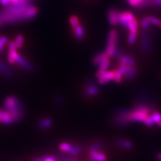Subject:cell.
Segmentation results:
<instances>
[{"mask_svg": "<svg viewBox=\"0 0 161 161\" xmlns=\"http://www.w3.org/2000/svg\"><path fill=\"white\" fill-rule=\"evenodd\" d=\"M150 4L156 7H161V0H152Z\"/></svg>", "mask_w": 161, "mask_h": 161, "instance_id": "34", "label": "cell"}, {"mask_svg": "<svg viewBox=\"0 0 161 161\" xmlns=\"http://www.w3.org/2000/svg\"><path fill=\"white\" fill-rule=\"evenodd\" d=\"M4 110L13 118L15 122L21 120L24 114V107L20 100L15 96H9L4 101Z\"/></svg>", "mask_w": 161, "mask_h": 161, "instance_id": "2", "label": "cell"}, {"mask_svg": "<svg viewBox=\"0 0 161 161\" xmlns=\"http://www.w3.org/2000/svg\"><path fill=\"white\" fill-rule=\"evenodd\" d=\"M33 161H57L54 157L48 156L44 157H38V158L34 159Z\"/></svg>", "mask_w": 161, "mask_h": 161, "instance_id": "26", "label": "cell"}, {"mask_svg": "<svg viewBox=\"0 0 161 161\" xmlns=\"http://www.w3.org/2000/svg\"><path fill=\"white\" fill-rule=\"evenodd\" d=\"M140 25L142 26L145 30L148 31L150 30L151 26H150V24L149 23V22L147 20V19L146 18H144L143 19L141 20L140 21Z\"/></svg>", "mask_w": 161, "mask_h": 161, "instance_id": "25", "label": "cell"}, {"mask_svg": "<svg viewBox=\"0 0 161 161\" xmlns=\"http://www.w3.org/2000/svg\"><path fill=\"white\" fill-rule=\"evenodd\" d=\"M15 62H17L20 66L24 68H25L26 70L31 71L32 70V68H33L32 64L29 62H28L27 60L22 58V56H20L19 54L17 55V57H16L15 59Z\"/></svg>", "mask_w": 161, "mask_h": 161, "instance_id": "11", "label": "cell"}, {"mask_svg": "<svg viewBox=\"0 0 161 161\" xmlns=\"http://www.w3.org/2000/svg\"><path fill=\"white\" fill-rule=\"evenodd\" d=\"M2 110H0V117H1V114H2Z\"/></svg>", "mask_w": 161, "mask_h": 161, "instance_id": "38", "label": "cell"}, {"mask_svg": "<svg viewBox=\"0 0 161 161\" xmlns=\"http://www.w3.org/2000/svg\"><path fill=\"white\" fill-rule=\"evenodd\" d=\"M72 28V30H73L76 38L78 40H81L84 38V36H85V30L83 27L80 25V24H79L78 25Z\"/></svg>", "mask_w": 161, "mask_h": 161, "instance_id": "10", "label": "cell"}, {"mask_svg": "<svg viewBox=\"0 0 161 161\" xmlns=\"http://www.w3.org/2000/svg\"><path fill=\"white\" fill-rule=\"evenodd\" d=\"M115 144L118 145V146L126 149H131L133 147V144L130 141L124 139H117L115 140Z\"/></svg>", "mask_w": 161, "mask_h": 161, "instance_id": "14", "label": "cell"}, {"mask_svg": "<svg viewBox=\"0 0 161 161\" xmlns=\"http://www.w3.org/2000/svg\"><path fill=\"white\" fill-rule=\"evenodd\" d=\"M146 18L147 19L148 21L149 22L150 24H154V25H156V26H160V24L161 23V22L159 19H157L156 18L152 17V16H147L146 17Z\"/></svg>", "mask_w": 161, "mask_h": 161, "instance_id": "27", "label": "cell"}, {"mask_svg": "<svg viewBox=\"0 0 161 161\" xmlns=\"http://www.w3.org/2000/svg\"><path fill=\"white\" fill-rule=\"evenodd\" d=\"M104 148V144L102 142H95L93 143L90 146V151L91 150H96L98 151L102 150Z\"/></svg>", "mask_w": 161, "mask_h": 161, "instance_id": "22", "label": "cell"}, {"mask_svg": "<svg viewBox=\"0 0 161 161\" xmlns=\"http://www.w3.org/2000/svg\"><path fill=\"white\" fill-rule=\"evenodd\" d=\"M120 11L115 9H111L108 11V20L112 26H116L119 23V15Z\"/></svg>", "mask_w": 161, "mask_h": 161, "instance_id": "7", "label": "cell"}, {"mask_svg": "<svg viewBox=\"0 0 161 161\" xmlns=\"http://www.w3.org/2000/svg\"><path fill=\"white\" fill-rule=\"evenodd\" d=\"M137 33H134V32H130L128 37V43L130 44H133L135 42V40L136 39Z\"/></svg>", "mask_w": 161, "mask_h": 161, "instance_id": "30", "label": "cell"}, {"mask_svg": "<svg viewBox=\"0 0 161 161\" xmlns=\"http://www.w3.org/2000/svg\"><path fill=\"white\" fill-rule=\"evenodd\" d=\"M119 60H121V61H123L124 63H126L134 67L135 65V60L133 59L130 56H129L128 55H125V54H122V56L118 59Z\"/></svg>", "mask_w": 161, "mask_h": 161, "instance_id": "18", "label": "cell"}, {"mask_svg": "<svg viewBox=\"0 0 161 161\" xmlns=\"http://www.w3.org/2000/svg\"><path fill=\"white\" fill-rule=\"evenodd\" d=\"M23 40H24V38L22 35H18L17 37H16L15 39V47L18 48H20L22 46V43H23Z\"/></svg>", "mask_w": 161, "mask_h": 161, "instance_id": "28", "label": "cell"}, {"mask_svg": "<svg viewBox=\"0 0 161 161\" xmlns=\"http://www.w3.org/2000/svg\"><path fill=\"white\" fill-rule=\"evenodd\" d=\"M70 23L71 24L72 27H73V26L78 25V24H79V22L78 18H76V16H72V17H71V18H70Z\"/></svg>", "mask_w": 161, "mask_h": 161, "instance_id": "32", "label": "cell"}, {"mask_svg": "<svg viewBox=\"0 0 161 161\" xmlns=\"http://www.w3.org/2000/svg\"><path fill=\"white\" fill-rule=\"evenodd\" d=\"M18 54L17 53L16 50L14 51H10L9 52V55H8V60L11 64H14L15 62L16 57Z\"/></svg>", "mask_w": 161, "mask_h": 161, "instance_id": "24", "label": "cell"}, {"mask_svg": "<svg viewBox=\"0 0 161 161\" xmlns=\"http://www.w3.org/2000/svg\"><path fill=\"white\" fill-rule=\"evenodd\" d=\"M56 102H57L58 103H59V104H62V103H63V99L60 98V97H59V96H57L56 98Z\"/></svg>", "mask_w": 161, "mask_h": 161, "instance_id": "35", "label": "cell"}, {"mask_svg": "<svg viewBox=\"0 0 161 161\" xmlns=\"http://www.w3.org/2000/svg\"><path fill=\"white\" fill-rule=\"evenodd\" d=\"M0 2L2 3V5L5 6L9 5V3H8V2H7V0H0Z\"/></svg>", "mask_w": 161, "mask_h": 161, "instance_id": "36", "label": "cell"}, {"mask_svg": "<svg viewBox=\"0 0 161 161\" xmlns=\"http://www.w3.org/2000/svg\"><path fill=\"white\" fill-rule=\"evenodd\" d=\"M137 73H138V71H137L136 68L133 67L127 72L126 75H124V76H125V78H126V80H132L135 77L136 75H137Z\"/></svg>", "mask_w": 161, "mask_h": 161, "instance_id": "20", "label": "cell"}, {"mask_svg": "<svg viewBox=\"0 0 161 161\" xmlns=\"http://www.w3.org/2000/svg\"><path fill=\"white\" fill-rule=\"evenodd\" d=\"M7 43V38L4 36H0V51L3 50L4 46Z\"/></svg>", "mask_w": 161, "mask_h": 161, "instance_id": "33", "label": "cell"}, {"mask_svg": "<svg viewBox=\"0 0 161 161\" xmlns=\"http://www.w3.org/2000/svg\"><path fill=\"white\" fill-rule=\"evenodd\" d=\"M128 3L132 7L142 8L148 5L146 0H127Z\"/></svg>", "mask_w": 161, "mask_h": 161, "instance_id": "13", "label": "cell"}, {"mask_svg": "<svg viewBox=\"0 0 161 161\" xmlns=\"http://www.w3.org/2000/svg\"><path fill=\"white\" fill-rule=\"evenodd\" d=\"M160 28H161V23H160Z\"/></svg>", "mask_w": 161, "mask_h": 161, "instance_id": "39", "label": "cell"}, {"mask_svg": "<svg viewBox=\"0 0 161 161\" xmlns=\"http://www.w3.org/2000/svg\"><path fill=\"white\" fill-rule=\"evenodd\" d=\"M0 71H1L3 74L7 76H10V77L13 76V73H12L11 71L2 62H0Z\"/></svg>", "mask_w": 161, "mask_h": 161, "instance_id": "19", "label": "cell"}, {"mask_svg": "<svg viewBox=\"0 0 161 161\" xmlns=\"http://www.w3.org/2000/svg\"><path fill=\"white\" fill-rule=\"evenodd\" d=\"M152 118L154 120L155 124L159 125L160 127H161V114L159 111H154L151 115Z\"/></svg>", "mask_w": 161, "mask_h": 161, "instance_id": "21", "label": "cell"}, {"mask_svg": "<svg viewBox=\"0 0 161 161\" xmlns=\"http://www.w3.org/2000/svg\"><path fill=\"white\" fill-rule=\"evenodd\" d=\"M72 145H71V144L68 143H62L60 144V145L59 146V148L60 150L64 151V152H67L68 153H71L72 149Z\"/></svg>", "mask_w": 161, "mask_h": 161, "instance_id": "23", "label": "cell"}, {"mask_svg": "<svg viewBox=\"0 0 161 161\" xmlns=\"http://www.w3.org/2000/svg\"><path fill=\"white\" fill-rule=\"evenodd\" d=\"M144 123V124L146 125V126H147L148 127H152V126H154V124H155L151 115H149V116L148 117V118H147L146 120H145Z\"/></svg>", "mask_w": 161, "mask_h": 161, "instance_id": "31", "label": "cell"}, {"mask_svg": "<svg viewBox=\"0 0 161 161\" xmlns=\"http://www.w3.org/2000/svg\"><path fill=\"white\" fill-rule=\"evenodd\" d=\"M114 78V71H106L105 73L99 78V83L100 84H106Z\"/></svg>", "mask_w": 161, "mask_h": 161, "instance_id": "9", "label": "cell"}, {"mask_svg": "<svg viewBox=\"0 0 161 161\" xmlns=\"http://www.w3.org/2000/svg\"><path fill=\"white\" fill-rule=\"evenodd\" d=\"M157 159H158L160 160H161V153H159V154L157 155Z\"/></svg>", "mask_w": 161, "mask_h": 161, "instance_id": "37", "label": "cell"}, {"mask_svg": "<svg viewBox=\"0 0 161 161\" xmlns=\"http://www.w3.org/2000/svg\"><path fill=\"white\" fill-rule=\"evenodd\" d=\"M118 32L115 30H112L108 34V38H107V47L105 53L108 56V57H113L114 55V51L115 48H117V42H118Z\"/></svg>", "mask_w": 161, "mask_h": 161, "instance_id": "3", "label": "cell"}, {"mask_svg": "<svg viewBox=\"0 0 161 161\" xmlns=\"http://www.w3.org/2000/svg\"><path fill=\"white\" fill-rule=\"evenodd\" d=\"M110 59H109L108 56H106L105 58L101 63L99 64V71H106V70L107 69V68L110 66Z\"/></svg>", "mask_w": 161, "mask_h": 161, "instance_id": "17", "label": "cell"}, {"mask_svg": "<svg viewBox=\"0 0 161 161\" xmlns=\"http://www.w3.org/2000/svg\"><path fill=\"white\" fill-rule=\"evenodd\" d=\"M114 80L115 82H116L117 83H119L121 81H122V75H121L120 72H119L118 69H115V71H114Z\"/></svg>", "mask_w": 161, "mask_h": 161, "instance_id": "29", "label": "cell"}, {"mask_svg": "<svg viewBox=\"0 0 161 161\" xmlns=\"http://www.w3.org/2000/svg\"><path fill=\"white\" fill-rule=\"evenodd\" d=\"M107 56L105 52L103 53H99L97 55H95L94 56V58L92 60V63L94 64V65H99V64L101 63V62L102 61V60Z\"/></svg>", "mask_w": 161, "mask_h": 161, "instance_id": "16", "label": "cell"}, {"mask_svg": "<svg viewBox=\"0 0 161 161\" xmlns=\"http://www.w3.org/2000/svg\"><path fill=\"white\" fill-rule=\"evenodd\" d=\"M133 66L130 65L126 63H124L123 61H119V66H118V71L122 75H125L127 72L130 71L131 68H132Z\"/></svg>", "mask_w": 161, "mask_h": 161, "instance_id": "12", "label": "cell"}, {"mask_svg": "<svg viewBox=\"0 0 161 161\" xmlns=\"http://www.w3.org/2000/svg\"><path fill=\"white\" fill-rule=\"evenodd\" d=\"M134 18V15L130 12H120L119 15V23H120L124 27H127L128 24Z\"/></svg>", "mask_w": 161, "mask_h": 161, "instance_id": "6", "label": "cell"}, {"mask_svg": "<svg viewBox=\"0 0 161 161\" xmlns=\"http://www.w3.org/2000/svg\"><path fill=\"white\" fill-rule=\"evenodd\" d=\"M52 124V121L49 118L41 120L38 122V128L41 130H45L49 128Z\"/></svg>", "mask_w": 161, "mask_h": 161, "instance_id": "15", "label": "cell"}, {"mask_svg": "<svg viewBox=\"0 0 161 161\" xmlns=\"http://www.w3.org/2000/svg\"><path fill=\"white\" fill-rule=\"evenodd\" d=\"M107 157L103 153L96 150L90 151L89 161H106Z\"/></svg>", "mask_w": 161, "mask_h": 161, "instance_id": "8", "label": "cell"}, {"mask_svg": "<svg viewBox=\"0 0 161 161\" xmlns=\"http://www.w3.org/2000/svg\"><path fill=\"white\" fill-rule=\"evenodd\" d=\"M140 49L144 53L150 52L152 48V38L148 32H143L141 35Z\"/></svg>", "mask_w": 161, "mask_h": 161, "instance_id": "4", "label": "cell"}, {"mask_svg": "<svg viewBox=\"0 0 161 161\" xmlns=\"http://www.w3.org/2000/svg\"><path fill=\"white\" fill-rule=\"evenodd\" d=\"M37 14V7L28 0L18 3H10L0 11V28L7 24L29 21Z\"/></svg>", "mask_w": 161, "mask_h": 161, "instance_id": "1", "label": "cell"}, {"mask_svg": "<svg viewBox=\"0 0 161 161\" xmlns=\"http://www.w3.org/2000/svg\"><path fill=\"white\" fill-rule=\"evenodd\" d=\"M99 93V88L97 87L94 80H88L84 88V94L86 97H93L98 95Z\"/></svg>", "mask_w": 161, "mask_h": 161, "instance_id": "5", "label": "cell"}]
</instances>
